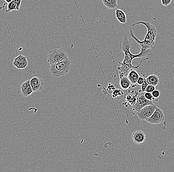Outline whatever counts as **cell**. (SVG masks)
Returning <instances> with one entry per match:
<instances>
[{
    "mask_svg": "<svg viewBox=\"0 0 174 172\" xmlns=\"http://www.w3.org/2000/svg\"><path fill=\"white\" fill-rule=\"evenodd\" d=\"M119 45L120 49L122 50L125 54L124 59L123 61L122 62H119L120 64H121V66L117 68L121 74H127L131 69H134V68L138 69L141 62L145 60H148L149 58H145L141 60V62L139 64V65H137V66H133V65L132 61L133 59L137 58H142L150 56L153 53L151 49H150L149 51H145V52L141 51L140 53L136 54V55L132 53L130 50L132 47V43L127 35H124L123 38L119 41Z\"/></svg>",
    "mask_w": 174,
    "mask_h": 172,
    "instance_id": "6da1fadb",
    "label": "cell"
},
{
    "mask_svg": "<svg viewBox=\"0 0 174 172\" xmlns=\"http://www.w3.org/2000/svg\"><path fill=\"white\" fill-rule=\"evenodd\" d=\"M138 24H143L147 28V33L145 36L144 39L142 40V41L140 40L134 35L132 29L130 30L129 36L135 40L136 42L140 46L141 51L144 52L149 51L155 45V41L157 35V28L152 23L149 22H142V21L133 24L132 26H133Z\"/></svg>",
    "mask_w": 174,
    "mask_h": 172,
    "instance_id": "7a4b0ae2",
    "label": "cell"
},
{
    "mask_svg": "<svg viewBox=\"0 0 174 172\" xmlns=\"http://www.w3.org/2000/svg\"><path fill=\"white\" fill-rule=\"evenodd\" d=\"M71 61L68 59L58 62L57 64L51 65L50 71L52 75L56 77H60L68 74L71 69Z\"/></svg>",
    "mask_w": 174,
    "mask_h": 172,
    "instance_id": "3957f363",
    "label": "cell"
},
{
    "mask_svg": "<svg viewBox=\"0 0 174 172\" xmlns=\"http://www.w3.org/2000/svg\"><path fill=\"white\" fill-rule=\"evenodd\" d=\"M68 58V54L64 50L62 49H55L51 50L48 53L47 61L50 65H52L57 64Z\"/></svg>",
    "mask_w": 174,
    "mask_h": 172,
    "instance_id": "277c9868",
    "label": "cell"
},
{
    "mask_svg": "<svg viewBox=\"0 0 174 172\" xmlns=\"http://www.w3.org/2000/svg\"><path fill=\"white\" fill-rule=\"evenodd\" d=\"M165 118V117L163 111L161 109L157 107L153 115L145 121L151 124L158 125L164 122Z\"/></svg>",
    "mask_w": 174,
    "mask_h": 172,
    "instance_id": "5b68a950",
    "label": "cell"
},
{
    "mask_svg": "<svg viewBox=\"0 0 174 172\" xmlns=\"http://www.w3.org/2000/svg\"><path fill=\"white\" fill-rule=\"evenodd\" d=\"M157 107L156 105L153 104L147 105L142 108L140 111L137 112V117L139 120L144 121L151 117L155 111Z\"/></svg>",
    "mask_w": 174,
    "mask_h": 172,
    "instance_id": "8992f818",
    "label": "cell"
},
{
    "mask_svg": "<svg viewBox=\"0 0 174 172\" xmlns=\"http://www.w3.org/2000/svg\"><path fill=\"white\" fill-rule=\"evenodd\" d=\"M153 104V101H150V100L147 99L145 97L144 95H140L138 96L137 98L136 103L133 106V108L135 111L138 112L145 106Z\"/></svg>",
    "mask_w": 174,
    "mask_h": 172,
    "instance_id": "52a82bcc",
    "label": "cell"
},
{
    "mask_svg": "<svg viewBox=\"0 0 174 172\" xmlns=\"http://www.w3.org/2000/svg\"><path fill=\"white\" fill-rule=\"evenodd\" d=\"M30 81L33 92L40 91L44 87V82L43 80L39 77H33Z\"/></svg>",
    "mask_w": 174,
    "mask_h": 172,
    "instance_id": "ba28073f",
    "label": "cell"
},
{
    "mask_svg": "<svg viewBox=\"0 0 174 172\" xmlns=\"http://www.w3.org/2000/svg\"><path fill=\"white\" fill-rule=\"evenodd\" d=\"M13 65L18 69H24L28 66V62L26 57L20 55L15 58L13 62Z\"/></svg>",
    "mask_w": 174,
    "mask_h": 172,
    "instance_id": "9c48e42d",
    "label": "cell"
},
{
    "mask_svg": "<svg viewBox=\"0 0 174 172\" xmlns=\"http://www.w3.org/2000/svg\"><path fill=\"white\" fill-rule=\"evenodd\" d=\"M132 139L136 144H142L146 140V135L145 132L142 130H136L132 134Z\"/></svg>",
    "mask_w": 174,
    "mask_h": 172,
    "instance_id": "30bf717a",
    "label": "cell"
},
{
    "mask_svg": "<svg viewBox=\"0 0 174 172\" xmlns=\"http://www.w3.org/2000/svg\"><path fill=\"white\" fill-rule=\"evenodd\" d=\"M21 89L22 94L24 97H29L33 92L30 80H26L22 83L21 86Z\"/></svg>",
    "mask_w": 174,
    "mask_h": 172,
    "instance_id": "8fae6325",
    "label": "cell"
},
{
    "mask_svg": "<svg viewBox=\"0 0 174 172\" xmlns=\"http://www.w3.org/2000/svg\"><path fill=\"white\" fill-rule=\"evenodd\" d=\"M115 15L117 20L120 23L124 24L127 22V17L123 10L116 8L115 10Z\"/></svg>",
    "mask_w": 174,
    "mask_h": 172,
    "instance_id": "7c38bea8",
    "label": "cell"
},
{
    "mask_svg": "<svg viewBox=\"0 0 174 172\" xmlns=\"http://www.w3.org/2000/svg\"><path fill=\"white\" fill-rule=\"evenodd\" d=\"M139 73L134 70H131V71L129 72L127 77L130 80L132 84H135L137 82V80L140 77Z\"/></svg>",
    "mask_w": 174,
    "mask_h": 172,
    "instance_id": "4fadbf2b",
    "label": "cell"
},
{
    "mask_svg": "<svg viewBox=\"0 0 174 172\" xmlns=\"http://www.w3.org/2000/svg\"><path fill=\"white\" fill-rule=\"evenodd\" d=\"M131 84L132 83L130 82V80L129 79L128 77H125V76L121 77L120 80V86L122 89L124 90H127L130 88Z\"/></svg>",
    "mask_w": 174,
    "mask_h": 172,
    "instance_id": "5bb4252c",
    "label": "cell"
},
{
    "mask_svg": "<svg viewBox=\"0 0 174 172\" xmlns=\"http://www.w3.org/2000/svg\"><path fill=\"white\" fill-rule=\"evenodd\" d=\"M146 79L149 84L153 85V86H155L159 84V78L155 74H150V75L148 76Z\"/></svg>",
    "mask_w": 174,
    "mask_h": 172,
    "instance_id": "9a60e30c",
    "label": "cell"
},
{
    "mask_svg": "<svg viewBox=\"0 0 174 172\" xmlns=\"http://www.w3.org/2000/svg\"><path fill=\"white\" fill-rule=\"evenodd\" d=\"M102 2L109 9H116L118 6L117 0H102Z\"/></svg>",
    "mask_w": 174,
    "mask_h": 172,
    "instance_id": "2e32d148",
    "label": "cell"
},
{
    "mask_svg": "<svg viewBox=\"0 0 174 172\" xmlns=\"http://www.w3.org/2000/svg\"><path fill=\"white\" fill-rule=\"evenodd\" d=\"M14 10H17V3H15L14 0H13L10 3H8V8L6 10V13H9Z\"/></svg>",
    "mask_w": 174,
    "mask_h": 172,
    "instance_id": "e0dca14e",
    "label": "cell"
},
{
    "mask_svg": "<svg viewBox=\"0 0 174 172\" xmlns=\"http://www.w3.org/2000/svg\"><path fill=\"white\" fill-rule=\"evenodd\" d=\"M123 95V92L120 89H115L112 94L113 97L117 99H121Z\"/></svg>",
    "mask_w": 174,
    "mask_h": 172,
    "instance_id": "ac0fdd59",
    "label": "cell"
},
{
    "mask_svg": "<svg viewBox=\"0 0 174 172\" xmlns=\"http://www.w3.org/2000/svg\"><path fill=\"white\" fill-rule=\"evenodd\" d=\"M144 96L147 99L150 100V101H153L154 99L152 93H150V92H145V93L144 94Z\"/></svg>",
    "mask_w": 174,
    "mask_h": 172,
    "instance_id": "d6986e66",
    "label": "cell"
},
{
    "mask_svg": "<svg viewBox=\"0 0 174 172\" xmlns=\"http://www.w3.org/2000/svg\"><path fill=\"white\" fill-rule=\"evenodd\" d=\"M154 90H155V86H153V85H150V84H149L148 86H147V87H146V89H145V92L152 93V92H153Z\"/></svg>",
    "mask_w": 174,
    "mask_h": 172,
    "instance_id": "ffe728a7",
    "label": "cell"
},
{
    "mask_svg": "<svg viewBox=\"0 0 174 172\" xmlns=\"http://www.w3.org/2000/svg\"><path fill=\"white\" fill-rule=\"evenodd\" d=\"M148 85H149V83H148V82L146 81V78H145L144 82L141 85V89L142 92H145V89H146V88L148 86Z\"/></svg>",
    "mask_w": 174,
    "mask_h": 172,
    "instance_id": "44dd1931",
    "label": "cell"
},
{
    "mask_svg": "<svg viewBox=\"0 0 174 172\" xmlns=\"http://www.w3.org/2000/svg\"><path fill=\"white\" fill-rule=\"evenodd\" d=\"M151 93H152V94H153V96L154 98H158L160 95V91L158 90H156V89L154 90Z\"/></svg>",
    "mask_w": 174,
    "mask_h": 172,
    "instance_id": "7402d4cb",
    "label": "cell"
},
{
    "mask_svg": "<svg viewBox=\"0 0 174 172\" xmlns=\"http://www.w3.org/2000/svg\"><path fill=\"white\" fill-rule=\"evenodd\" d=\"M172 2V0H161L162 4L164 6H168L171 4Z\"/></svg>",
    "mask_w": 174,
    "mask_h": 172,
    "instance_id": "603a6c76",
    "label": "cell"
},
{
    "mask_svg": "<svg viewBox=\"0 0 174 172\" xmlns=\"http://www.w3.org/2000/svg\"><path fill=\"white\" fill-rule=\"evenodd\" d=\"M144 80H145V78H142L141 77H139V78L137 79V83L139 84V85H141V84H142V83L144 82Z\"/></svg>",
    "mask_w": 174,
    "mask_h": 172,
    "instance_id": "cb8c5ba5",
    "label": "cell"
},
{
    "mask_svg": "<svg viewBox=\"0 0 174 172\" xmlns=\"http://www.w3.org/2000/svg\"><path fill=\"white\" fill-rule=\"evenodd\" d=\"M15 2V3H17V10H19L21 7V0H14Z\"/></svg>",
    "mask_w": 174,
    "mask_h": 172,
    "instance_id": "d4e9b609",
    "label": "cell"
},
{
    "mask_svg": "<svg viewBox=\"0 0 174 172\" xmlns=\"http://www.w3.org/2000/svg\"><path fill=\"white\" fill-rule=\"evenodd\" d=\"M4 1H5L6 3H9L11 2L13 0H4Z\"/></svg>",
    "mask_w": 174,
    "mask_h": 172,
    "instance_id": "484cf974",
    "label": "cell"
}]
</instances>
